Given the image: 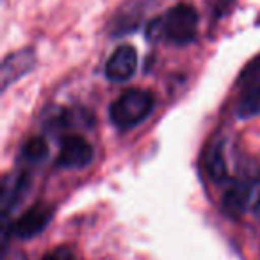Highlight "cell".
I'll return each instance as SVG.
<instances>
[{
  "mask_svg": "<svg viewBox=\"0 0 260 260\" xmlns=\"http://www.w3.org/2000/svg\"><path fill=\"white\" fill-rule=\"evenodd\" d=\"M198 32V11L189 4H177L146 25L148 41L187 45Z\"/></svg>",
  "mask_w": 260,
  "mask_h": 260,
  "instance_id": "obj_1",
  "label": "cell"
},
{
  "mask_svg": "<svg viewBox=\"0 0 260 260\" xmlns=\"http://www.w3.org/2000/svg\"><path fill=\"white\" fill-rule=\"evenodd\" d=\"M155 109V98L146 89H130L109 107V118L119 130H132L141 125Z\"/></svg>",
  "mask_w": 260,
  "mask_h": 260,
  "instance_id": "obj_2",
  "label": "cell"
},
{
  "mask_svg": "<svg viewBox=\"0 0 260 260\" xmlns=\"http://www.w3.org/2000/svg\"><path fill=\"white\" fill-rule=\"evenodd\" d=\"M93 146L82 136H62L61 145H59L57 166L66 168V170H82V168L89 166L91 160H93Z\"/></svg>",
  "mask_w": 260,
  "mask_h": 260,
  "instance_id": "obj_3",
  "label": "cell"
},
{
  "mask_svg": "<svg viewBox=\"0 0 260 260\" xmlns=\"http://www.w3.org/2000/svg\"><path fill=\"white\" fill-rule=\"evenodd\" d=\"M253 185H255V182L242 177V175H237L228 182V187L224 189L223 198H221V210L224 216L232 217V219H239L248 210Z\"/></svg>",
  "mask_w": 260,
  "mask_h": 260,
  "instance_id": "obj_4",
  "label": "cell"
},
{
  "mask_svg": "<svg viewBox=\"0 0 260 260\" xmlns=\"http://www.w3.org/2000/svg\"><path fill=\"white\" fill-rule=\"evenodd\" d=\"M54 217V207L47 203H36L29 210L22 214L16 221H13V235L18 239H30L41 234Z\"/></svg>",
  "mask_w": 260,
  "mask_h": 260,
  "instance_id": "obj_5",
  "label": "cell"
},
{
  "mask_svg": "<svg viewBox=\"0 0 260 260\" xmlns=\"http://www.w3.org/2000/svg\"><path fill=\"white\" fill-rule=\"evenodd\" d=\"M138 70V50L132 45H119L105 62V77L112 82H126Z\"/></svg>",
  "mask_w": 260,
  "mask_h": 260,
  "instance_id": "obj_6",
  "label": "cell"
},
{
  "mask_svg": "<svg viewBox=\"0 0 260 260\" xmlns=\"http://www.w3.org/2000/svg\"><path fill=\"white\" fill-rule=\"evenodd\" d=\"M30 189V175L27 171H20L15 175H6L2 182V217H9V214L23 202Z\"/></svg>",
  "mask_w": 260,
  "mask_h": 260,
  "instance_id": "obj_7",
  "label": "cell"
},
{
  "mask_svg": "<svg viewBox=\"0 0 260 260\" xmlns=\"http://www.w3.org/2000/svg\"><path fill=\"white\" fill-rule=\"evenodd\" d=\"M36 66V54L32 48H22V50L9 54L2 62V89H8L11 84L18 82L22 77L32 72Z\"/></svg>",
  "mask_w": 260,
  "mask_h": 260,
  "instance_id": "obj_8",
  "label": "cell"
},
{
  "mask_svg": "<svg viewBox=\"0 0 260 260\" xmlns=\"http://www.w3.org/2000/svg\"><path fill=\"white\" fill-rule=\"evenodd\" d=\"M205 168L209 177L212 178L216 184H224L230 182L232 178L228 177V166L226 159H224V145L221 141L212 143L205 155Z\"/></svg>",
  "mask_w": 260,
  "mask_h": 260,
  "instance_id": "obj_9",
  "label": "cell"
},
{
  "mask_svg": "<svg viewBox=\"0 0 260 260\" xmlns=\"http://www.w3.org/2000/svg\"><path fill=\"white\" fill-rule=\"evenodd\" d=\"M237 116L241 119L260 116V79L246 86L244 94L237 104Z\"/></svg>",
  "mask_w": 260,
  "mask_h": 260,
  "instance_id": "obj_10",
  "label": "cell"
},
{
  "mask_svg": "<svg viewBox=\"0 0 260 260\" xmlns=\"http://www.w3.org/2000/svg\"><path fill=\"white\" fill-rule=\"evenodd\" d=\"M47 155H48L47 141L43 138H40V136H36V138H30L23 145L22 152H20V160L27 164H38L41 160H45Z\"/></svg>",
  "mask_w": 260,
  "mask_h": 260,
  "instance_id": "obj_11",
  "label": "cell"
},
{
  "mask_svg": "<svg viewBox=\"0 0 260 260\" xmlns=\"http://www.w3.org/2000/svg\"><path fill=\"white\" fill-rule=\"evenodd\" d=\"M41 260H73V255L68 248L62 246V248H57V249H54V251L47 253Z\"/></svg>",
  "mask_w": 260,
  "mask_h": 260,
  "instance_id": "obj_12",
  "label": "cell"
},
{
  "mask_svg": "<svg viewBox=\"0 0 260 260\" xmlns=\"http://www.w3.org/2000/svg\"><path fill=\"white\" fill-rule=\"evenodd\" d=\"M256 212L260 214V202H258V207H256Z\"/></svg>",
  "mask_w": 260,
  "mask_h": 260,
  "instance_id": "obj_13",
  "label": "cell"
}]
</instances>
